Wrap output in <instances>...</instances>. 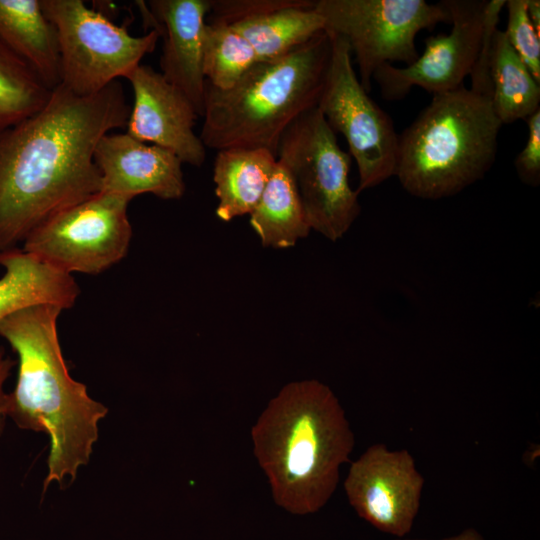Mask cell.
I'll return each instance as SVG.
<instances>
[{
	"label": "cell",
	"mask_w": 540,
	"mask_h": 540,
	"mask_svg": "<svg viewBox=\"0 0 540 540\" xmlns=\"http://www.w3.org/2000/svg\"><path fill=\"white\" fill-rule=\"evenodd\" d=\"M130 111L118 80L89 96L59 84L41 110L0 133V255L50 216L100 192L95 147L126 128Z\"/></svg>",
	"instance_id": "6da1fadb"
},
{
	"label": "cell",
	"mask_w": 540,
	"mask_h": 540,
	"mask_svg": "<svg viewBox=\"0 0 540 540\" xmlns=\"http://www.w3.org/2000/svg\"><path fill=\"white\" fill-rule=\"evenodd\" d=\"M62 311L52 304H35L14 311L0 323V336L18 356L8 418L20 429L49 436L43 491L54 482L74 481L79 468L89 462L98 424L108 413L105 405L88 395L86 385L69 374L57 332Z\"/></svg>",
	"instance_id": "7a4b0ae2"
},
{
	"label": "cell",
	"mask_w": 540,
	"mask_h": 540,
	"mask_svg": "<svg viewBox=\"0 0 540 540\" xmlns=\"http://www.w3.org/2000/svg\"><path fill=\"white\" fill-rule=\"evenodd\" d=\"M251 439L274 502L297 516L328 503L355 445L338 398L315 379L283 386L253 425Z\"/></svg>",
	"instance_id": "3957f363"
},
{
	"label": "cell",
	"mask_w": 540,
	"mask_h": 540,
	"mask_svg": "<svg viewBox=\"0 0 540 540\" xmlns=\"http://www.w3.org/2000/svg\"><path fill=\"white\" fill-rule=\"evenodd\" d=\"M331 50L324 29L280 59L256 62L229 89L206 83L199 135L205 147L265 149L276 156L284 131L317 106Z\"/></svg>",
	"instance_id": "277c9868"
},
{
	"label": "cell",
	"mask_w": 540,
	"mask_h": 540,
	"mask_svg": "<svg viewBox=\"0 0 540 540\" xmlns=\"http://www.w3.org/2000/svg\"><path fill=\"white\" fill-rule=\"evenodd\" d=\"M501 126L491 98L464 85L434 94L399 135L395 176L414 197L453 196L491 169Z\"/></svg>",
	"instance_id": "5b68a950"
},
{
	"label": "cell",
	"mask_w": 540,
	"mask_h": 540,
	"mask_svg": "<svg viewBox=\"0 0 540 540\" xmlns=\"http://www.w3.org/2000/svg\"><path fill=\"white\" fill-rule=\"evenodd\" d=\"M276 158L295 182L311 230L342 238L360 214L359 193L349 184L351 156L317 106L284 131Z\"/></svg>",
	"instance_id": "8992f818"
},
{
	"label": "cell",
	"mask_w": 540,
	"mask_h": 540,
	"mask_svg": "<svg viewBox=\"0 0 540 540\" xmlns=\"http://www.w3.org/2000/svg\"><path fill=\"white\" fill-rule=\"evenodd\" d=\"M54 25L60 53V84L78 96L95 94L118 77H127L152 53L160 37L152 29L129 34L81 0H40Z\"/></svg>",
	"instance_id": "52a82bcc"
},
{
	"label": "cell",
	"mask_w": 540,
	"mask_h": 540,
	"mask_svg": "<svg viewBox=\"0 0 540 540\" xmlns=\"http://www.w3.org/2000/svg\"><path fill=\"white\" fill-rule=\"evenodd\" d=\"M325 30L349 45L359 69V81L367 93L373 75L384 64L413 63L419 56L417 34L439 23H450L442 1L425 0H316Z\"/></svg>",
	"instance_id": "ba28073f"
},
{
	"label": "cell",
	"mask_w": 540,
	"mask_h": 540,
	"mask_svg": "<svg viewBox=\"0 0 540 540\" xmlns=\"http://www.w3.org/2000/svg\"><path fill=\"white\" fill-rule=\"evenodd\" d=\"M130 201L105 192L91 195L46 219L27 236L22 249L70 275L99 274L128 252Z\"/></svg>",
	"instance_id": "9c48e42d"
},
{
	"label": "cell",
	"mask_w": 540,
	"mask_h": 540,
	"mask_svg": "<svg viewBox=\"0 0 540 540\" xmlns=\"http://www.w3.org/2000/svg\"><path fill=\"white\" fill-rule=\"evenodd\" d=\"M328 33L331 58L317 107L331 129L347 141L358 169L359 193L395 176L399 134L392 118L362 87L348 43Z\"/></svg>",
	"instance_id": "30bf717a"
},
{
	"label": "cell",
	"mask_w": 540,
	"mask_h": 540,
	"mask_svg": "<svg viewBox=\"0 0 540 540\" xmlns=\"http://www.w3.org/2000/svg\"><path fill=\"white\" fill-rule=\"evenodd\" d=\"M424 484L407 449L375 443L351 462L344 490L361 519L382 533L403 538L418 515Z\"/></svg>",
	"instance_id": "8fae6325"
},
{
	"label": "cell",
	"mask_w": 540,
	"mask_h": 540,
	"mask_svg": "<svg viewBox=\"0 0 540 540\" xmlns=\"http://www.w3.org/2000/svg\"><path fill=\"white\" fill-rule=\"evenodd\" d=\"M442 2L451 15L450 33L426 38L422 55L406 67L387 63L374 73L386 100H401L415 86L432 95L452 91L470 75L482 40L486 0Z\"/></svg>",
	"instance_id": "7c38bea8"
},
{
	"label": "cell",
	"mask_w": 540,
	"mask_h": 540,
	"mask_svg": "<svg viewBox=\"0 0 540 540\" xmlns=\"http://www.w3.org/2000/svg\"><path fill=\"white\" fill-rule=\"evenodd\" d=\"M126 79L134 95L126 133L172 151L182 163L201 166L207 148L194 131L199 116L189 99L148 65L140 64Z\"/></svg>",
	"instance_id": "4fadbf2b"
},
{
	"label": "cell",
	"mask_w": 540,
	"mask_h": 540,
	"mask_svg": "<svg viewBox=\"0 0 540 540\" xmlns=\"http://www.w3.org/2000/svg\"><path fill=\"white\" fill-rule=\"evenodd\" d=\"M206 21L230 26L254 49L258 61H274L325 29L314 0H209Z\"/></svg>",
	"instance_id": "5bb4252c"
},
{
	"label": "cell",
	"mask_w": 540,
	"mask_h": 540,
	"mask_svg": "<svg viewBox=\"0 0 540 540\" xmlns=\"http://www.w3.org/2000/svg\"><path fill=\"white\" fill-rule=\"evenodd\" d=\"M94 162L100 174V192L129 200L144 193L165 200L184 195L183 163L177 155L126 132L103 135L95 147Z\"/></svg>",
	"instance_id": "9a60e30c"
},
{
	"label": "cell",
	"mask_w": 540,
	"mask_h": 540,
	"mask_svg": "<svg viewBox=\"0 0 540 540\" xmlns=\"http://www.w3.org/2000/svg\"><path fill=\"white\" fill-rule=\"evenodd\" d=\"M144 19L163 37L161 74L204 114L206 80L202 71V31L209 0L138 1Z\"/></svg>",
	"instance_id": "2e32d148"
},
{
	"label": "cell",
	"mask_w": 540,
	"mask_h": 540,
	"mask_svg": "<svg viewBox=\"0 0 540 540\" xmlns=\"http://www.w3.org/2000/svg\"><path fill=\"white\" fill-rule=\"evenodd\" d=\"M0 323L14 311L35 304L62 310L74 306L80 289L72 275L16 248L0 255Z\"/></svg>",
	"instance_id": "e0dca14e"
},
{
	"label": "cell",
	"mask_w": 540,
	"mask_h": 540,
	"mask_svg": "<svg viewBox=\"0 0 540 540\" xmlns=\"http://www.w3.org/2000/svg\"><path fill=\"white\" fill-rule=\"evenodd\" d=\"M0 39L31 65L48 88L60 84L57 32L40 0H0Z\"/></svg>",
	"instance_id": "ac0fdd59"
},
{
	"label": "cell",
	"mask_w": 540,
	"mask_h": 540,
	"mask_svg": "<svg viewBox=\"0 0 540 540\" xmlns=\"http://www.w3.org/2000/svg\"><path fill=\"white\" fill-rule=\"evenodd\" d=\"M277 164L265 149L231 148L217 151L213 181L218 198L216 215L222 221L250 214L258 204Z\"/></svg>",
	"instance_id": "d6986e66"
},
{
	"label": "cell",
	"mask_w": 540,
	"mask_h": 540,
	"mask_svg": "<svg viewBox=\"0 0 540 540\" xmlns=\"http://www.w3.org/2000/svg\"><path fill=\"white\" fill-rule=\"evenodd\" d=\"M250 225L263 246L276 249L293 247L311 231L295 182L278 160L258 204L250 213Z\"/></svg>",
	"instance_id": "ffe728a7"
},
{
	"label": "cell",
	"mask_w": 540,
	"mask_h": 540,
	"mask_svg": "<svg viewBox=\"0 0 540 540\" xmlns=\"http://www.w3.org/2000/svg\"><path fill=\"white\" fill-rule=\"evenodd\" d=\"M490 80L492 107L502 125L526 120L540 109V84L499 29L493 37Z\"/></svg>",
	"instance_id": "44dd1931"
},
{
	"label": "cell",
	"mask_w": 540,
	"mask_h": 540,
	"mask_svg": "<svg viewBox=\"0 0 540 540\" xmlns=\"http://www.w3.org/2000/svg\"><path fill=\"white\" fill-rule=\"evenodd\" d=\"M52 90L0 39V133L41 110Z\"/></svg>",
	"instance_id": "7402d4cb"
},
{
	"label": "cell",
	"mask_w": 540,
	"mask_h": 540,
	"mask_svg": "<svg viewBox=\"0 0 540 540\" xmlns=\"http://www.w3.org/2000/svg\"><path fill=\"white\" fill-rule=\"evenodd\" d=\"M256 62L251 45L230 26L206 21L202 31V71L206 83L231 88Z\"/></svg>",
	"instance_id": "603a6c76"
},
{
	"label": "cell",
	"mask_w": 540,
	"mask_h": 540,
	"mask_svg": "<svg viewBox=\"0 0 540 540\" xmlns=\"http://www.w3.org/2000/svg\"><path fill=\"white\" fill-rule=\"evenodd\" d=\"M506 38L540 84V37L537 35L527 12V0H506Z\"/></svg>",
	"instance_id": "cb8c5ba5"
},
{
	"label": "cell",
	"mask_w": 540,
	"mask_h": 540,
	"mask_svg": "<svg viewBox=\"0 0 540 540\" xmlns=\"http://www.w3.org/2000/svg\"><path fill=\"white\" fill-rule=\"evenodd\" d=\"M506 0H486L483 15V33L475 64L470 73L471 90L491 98L490 62L495 32Z\"/></svg>",
	"instance_id": "d4e9b609"
},
{
	"label": "cell",
	"mask_w": 540,
	"mask_h": 540,
	"mask_svg": "<svg viewBox=\"0 0 540 540\" xmlns=\"http://www.w3.org/2000/svg\"><path fill=\"white\" fill-rule=\"evenodd\" d=\"M528 137L522 151L515 158V168L520 180L537 186L540 182V109L527 119Z\"/></svg>",
	"instance_id": "484cf974"
},
{
	"label": "cell",
	"mask_w": 540,
	"mask_h": 540,
	"mask_svg": "<svg viewBox=\"0 0 540 540\" xmlns=\"http://www.w3.org/2000/svg\"><path fill=\"white\" fill-rule=\"evenodd\" d=\"M15 365L16 361L0 346V435L5 429L10 404V393L5 391L4 385Z\"/></svg>",
	"instance_id": "4316f807"
},
{
	"label": "cell",
	"mask_w": 540,
	"mask_h": 540,
	"mask_svg": "<svg viewBox=\"0 0 540 540\" xmlns=\"http://www.w3.org/2000/svg\"><path fill=\"white\" fill-rule=\"evenodd\" d=\"M394 540H425V539H405V538H396ZM439 540H485L482 534L473 527H468L463 529L461 532L454 534L449 537H445Z\"/></svg>",
	"instance_id": "83f0119b"
},
{
	"label": "cell",
	"mask_w": 540,
	"mask_h": 540,
	"mask_svg": "<svg viewBox=\"0 0 540 540\" xmlns=\"http://www.w3.org/2000/svg\"><path fill=\"white\" fill-rule=\"evenodd\" d=\"M527 12L537 35L540 37V1L527 0Z\"/></svg>",
	"instance_id": "f1b7e54d"
}]
</instances>
